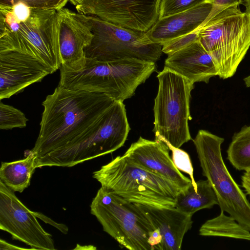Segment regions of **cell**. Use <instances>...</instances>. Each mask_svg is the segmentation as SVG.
I'll return each mask as SVG.
<instances>
[{
    "label": "cell",
    "mask_w": 250,
    "mask_h": 250,
    "mask_svg": "<svg viewBox=\"0 0 250 250\" xmlns=\"http://www.w3.org/2000/svg\"><path fill=\"white\" fill-rule=\"evenodd\" d=\"M116 101L96 91L58 86L42 102L36 161L68 145L87 130Z\"/></svg>",
    "instance_id": "1"
},
{
    "label": "cell",
    "mask_w": 250,
    "mask_h": 250,
    "mask_svg": "<svg viewBox=\"0 0 250 250\" xmlns=\"http://www.w3.org/2000/svg\"><path fill=\"white\" fill-rule=\"evenodd\" d=\"M16 51L38 59L51 72L62 66L57 10L22 2L0 4V52Z\"/></svg>",
    "instance_id": "2"
},
{
    "label": "cell",
    "mask_w": 250,
    "mask_h": 250,
    "mask_svg": "<svg viewBox=\"0 0 250 250\" xmlns=\"http://www.w3.org/2000/svg\"><path fill=\"white\" fill-rule=\"evenodd\" d=\"M155 62L136 58L100 61L86 58L74 70L61 66L59 86L105 93L124 102L155 71Z\"/></svg>",
    "instance_id": "3"
},
{
    "label": "cell",
    "mask_w": 250,
    "mask_h": 250,
    "mask_svg": "<svg viewBox=\"0 0 250 250\" xmlns=\"http://www.w3.org/2000/svg\"><path fill=\"white\" fill-rule=\"evenodd\" d=\"M199 41L211 57L218 76H233L250 47V17L239 5H213L198 28Z\"/></svg>",
    "instance_id": "4"
},
{
    "label": "cell",
    "mask_w": 250,
    "mask_h": 250,
    "mask_svg": "<svg viewBox=\"0 0 250 250\" xmlns=\"http://www.w3.org/2000/svg\"><path fill=\"white\" fill-rule=\"evenodd\" d=\"M101 187L133 203L156 207H174L181 190L160 174L118 156L93 173Z\"/></svg>",
    "instance_id": "5"
},
{
    "label": "cell",
    "mask_w": 250,
    "mask_h": 250,
    "mask_svg": "<svg viewBox=\"0 0 250 250\" xmlns=\"http://www.w3.org/2000/svg\"><path fill=\"white\" fill-rule=\"evenodd\" d=\"M130 130L125 105L116 100L85 132L36 161L37 168L72 167L112 153L124 145Z\"/></svg>",
    "instance_id": "6"
},
{
    "label": "cell",
    "mask_w": 250,
    "mask_h": 250,
    "mask_svg": "<svg viewBox=\"0 0 250 250\" xmlns=\"http://www.w3.org/2000/svg\"><path fill=\"white\" fill-rule=\"evenodd\" d=\"M91 213L104 231L130 250H152L157 230L137 207L101 187L90 205Z\"/></svg>",
    "instance_id": "7"
},
{
    "label": "cell",
    "mask_w": 250,
    "mask_h": 250,
    "mask_svg": "<svg viewBox=\"0 0 250 250\" xmlns=\"http://www.w3.org/2000/svg\"><path fill=\"white\" fill-rule=\"evenodd\" d=\"M157 78L159 86L153 107L155 139L180 148L191 140L188 123L194 84L165 67Z\"/></svg>",
    "instance_id": "8"
},
{
    "label": "cell",
    "mask_w": 250,
    "mask_h": 250,
    "mask_svg": "<svg viewBox=\"0 0 250 250\" xmlns=\"http://www.w3.org/2000/svg\"><path fill=\"white\" fill-rule=\"evenodd\" d=\"M224 139L203 129L193 140L203 176L214 190L221 210L227 212L250 231V203L224 162Z\"/></svg>",
    "instance_id": "9"
},
{
    "label": "cell",
    "mask_w": 250,
    "mask_h": 250,
    "mask_svg": "<svg viewBox=\"0 0 250 250\" xmlns=\"http://www.w3.org/2000/svg\"><path fill=\"white\" fill-rule=\"evenodd\" d=\"M78 14L93 34L84 50L86 58L100 61L136 58L156 62L163 54L162 46L152 42L146 32L123 27L95 16Z\"/></svg>",
    "instance_id": "10"
},
{
    "label": "cell",
    "mask_w": 250,
    "mask_h": 250,
    "mask_svg": "<svg viewBox=\"0 0 250 250\" xmlns=\"http://www.w3.org/2000/svg\"><path fill=\"white\" fill-rule=\"evenodd\" d=\"M15 192L0 181V229L34 250H56L52 235L38 222Z\"/></svg>",
    "instance_id": "11"
},
{
    "label": "cell",
    "mask_w": 250,
    "mask_h": 250,
    "mask_svg": "<svg viewBox=\"0 0 250 250\" xmlns=\"http://www.w3.org/2000/svg\"><path fill=\"white\" fill-rule=\"evenodd\" d=\"M161 0H83L79 13L126 28L146 32L159 18Z\"/></svg>",
    "instance_id": "12"
},
{
    "label": "cell",
    "mask_w": 250,
    "mask_h": 250,
    "mask_svg": "<svg viewBox=\"0 0 250 250\" xmlns=\"http://www.w3.org/2000/svg\"><path fill=\"white\" fill-rule=\"evenodd\" d=\"M50 74L32 56L16 51L0 52V100L10 98Z\"/></svg>",
    "instance_id": "13"
},
{
    "label": "cell",
    "mask_w": 250,
    "mask_h": 250,
    "mask_svg": "<svg viewBox=\"0 0 250 250\" xmlns=\"http://www.w3.org/2000/svg\"><path fill=\"white\" fill-rule=\"evenodd\" d=\"M62 66L74 70L85 58L84 50L91 43L93 34L88 25L67 8L57 10Z\"/></svg>",
    "instance_id": "14"
},
{
    "label": "cell",
    "mask_w": 250,
    "mask_h": 250,
    "mask_svg": "<svg viewBox=\"0 0 250 250\" xmlns=\"http://www.w3.org/2000/svg\"><path fill=\"white\" fill-rule=\"evenodd\" d=\"M170 149L164 142L151 141L140 137L124 155L138 165L157 172L171 182L179 189L187 188L192 182L175 166Z\"/></svg>",
    "instance_id": "15"
},
{
    "label": "cell",
    "mask_w": 250,
    "mask_h": 250,
    "mask_svg": "<svg viewBox=\"0 0 250 250\" xmlns=\"http://www.w3.org/2000/svg\"><path fill=\"white\" fill-rule=\"evenodd\" d=\"M134 204L159 231L162 241L158 250L181 249L184 237L192 227V216L174 207H156Z\"/></svg>",
    "instance_id": "16"
},
{
    "label": "cell",
    "mask_w": 250,
    "mask_h": 250,
    "mask_svg": "<svg viewBox=\"0 0 250 250\" xmlns=\"http://www.w3.org/2000/svg\"><path fill=\"white\" fill-rule=\"evenodd\" d=\"M213 6L212 1L207 0L186 11L159 18L146 33L152 42L162 46L198 29L208 16Z\"/></svg>",
    "instance_id": "17"
},
{
    "label": "cell",
    "mask_w": 250,
    "mask_h": 250,
    "mask_svg": "<svg viewBox=\"0 0 250 250\" xmlns=\"http://www.w3.org/2000/svg\"><path fill=\"white\" fill-rule=\"evenodd\" d=\"M164 67L193 84L196 82L208 83L211 78L218 76V71L211 57L199 40L168 55Z\"/></svg>",
    "instance_id": "18"
},
{
    "label": "cell",
    "mask_w": 250,
    "mask_h": 250,
    "mask_svg": "<svg viewBox=\"0 0 250 250\" xmlns=\"http://www.w3.org/2000/svg\"><path fill=\"white\" fill-rule=\"evenodd\" d=\"M196 184L197 190L192 184L180 190L174 205L180 211L191 216L199 210L210 208L218 204L216 195L207 180H200Z\"/></svg>",
    "instance_id": "19"
},
{
    "label": "cell",
    "mask_w": 250,
    "mask_h": 250,
    "mask_svg": "<svg viewBox=\"0 0 250 250\" xmlns=\"http://www.w3.org/2000/svg\"><path fill=\"white\" fill-rule=\"evenodd\" d=\"M36 168L35 156L29 150L24 159L1 163L0 181L13 191L22 192L30 185Z\"/></svg>",
    "instance_id": "20"
},
{
    "label": "cell",
    "mask_w": 250,
    "mask_h": 250,
    "mask_svg": "<svg viewBox=\"0 0 250 250\" xmlns=\"http://www.w3.org/2000/svg\"><path fill=\"white\" fill-rule=\"evenodd\" d=\"M199 233L204 236H221L250 241V231L232 216L226 215L222 210L219 215L204 223Z\"/></svg>",
    "instance_id": "21"
},
{
    "label": "cell",
    "mask_w": 250,
    "mask_h": 250,
    "mask_svg": "<svg viewBox=\"0 0 250 250\" xmlns=\"http://www.w3.org/2000/svg\"><path fill=\"white\" fill-rule=\"evenodd\" d=\"M227 159L237 170H250V125L235 133L227 150Z\"/></svg>",
    "instance_id": "22"
},
{
    "label": "cell",
    "mask_w": 250,
    "mask_h": 250,
    "mask_svg": "<svg viewBox=\"0 0 250 250\" xmlns=\"http://www.w3.org/2000/svg\"><path fill=\"white\" fill-rule=\"evenodd\" d=\"M28 121L24 114L19 109L8 104L0 103V128L3 130L23 128Z\"/></svg>",
    "instance_id": "23"
},
{
    "label": "cell",
    "mask_w": 250,
    "mask_h": 250,
    "mask_svg": "<svg viewBox=\"0 0 250 250\" xmlns=\"http://www.w3.org/2000/svg\"><path fill=\"white\" fill-rule=\"evenodd\" d=\"M206 0H161L159 18L186 11Z\"/></svg>",
    "instance_id": "24"
},
{
    "label": "cell",
    "mask_w": 250,
    "mask_h": 250,
    "mask_svg": "<svg viewBox=\"0 0 250 250\" xmlns=\"http://www.w3.org/2000/svg\"><path fill=\"white\" fill-rule=\"evenodd\" d=\"M164 142L167 145L170 150L172 151L171 158L175 166L180 171L184 172L190 176L192 184L195 190H197V184L193 176V168L188 153L179 148L173 146L167 142Z\"/></svg>",
    "instance_id": "25"
},
{
    "label": "cell",
    "mask_w": 250,
    "mask_h": 250,
    "mask_svg": "<svg viewBox=\"0 0 250 250\" xmlns=\"http://www.w3.org/2000/svg\"><path fill=\"white\" fill-rule=\"evenodd\" d=\"M69 0H0V4L12 5L22 2L37 9L59 10L63 8Z\"/></svg>",
    "instance_id": "26"
},
{
    "label": "cell",
    "mask_w": 250,
    "mask_h": 250,
    "mask_svg": "<svg viewBox=\"0 0 250 250\" xmlns=\"http://www.w3.org/2000/svg\"><path fill=\"white\" fill-rule=\"evenodd\" d=\"M197 29L164 43L162 45L163 53L170 55L198 41Z\"/></svg>",
    "instance_id": "27"
},
{
    "label": "cell",
    "mask_w": 250,
    "mask_h": 250,
    "mask_svg": "<svg viewBox=\"0 0 250 250\" xmlns=\"http://www.w3.org/2000/svg\"><path fill=\"white\" fill-rule=\"evenodd\" d=\"M241 182L246 194L250 196V170L243 173L241 176Z\"/></svg>",
    "instance_id": "28"
},
{
    "label": "cell",
    "mask_w": 250,
    "mask_h": 250,
    "mask_svg": "<svg viewBox=\"0 0 250 250\" xmlns=\"http://www.w3.org/2000/svg\"><path fill=\"white\" fill-rule=\"evenodd\" d=\"M244 0H211L213 5L217 6H229L233 5H239Z\"/></svg>",
    "instance_id": "29"
},
{
    "label": "cell",
    "mask_w": 250,
    "mask_h": 250,
    "mask_svg": "<svg viewBox=\"0 0 250 250\" xmlns=\"http://www.w3.org/2000/svg\"><path fill=\"white\" fill-rule=\"evenodd\" d=\"M0 250H34L33 248L26 249L24 248L19 247L11 244H10L2 239L0 240Z\"/></svg>",
    "instance_id": "30"
},
{
    "label": "cell",
    "mask_w": 250,
    "mask_h": 250,
    "mask_svg": "<svg viewBox=\"0 0 250 250\" xmlns=\"http://www.w3.org/2000/svg\"><path fill=\"white\" fill-rule=\"evenodd\" d=\"M245 2L244 5L246 7V11L249 16L250 17V0H244Z\"/></svg>",
    "instance_id": "31"
},
{
    "label": "cell",
    "mask_w": 250,
    "mask_h": 250,
    "mask_svg": "<svg viewBox=\"0 0 250 250\" xmlns=\"http://www.w3.org/2000/svg\"><path fill=\"white\" fill-rule=\"evenodd\" d=\"M71 3L75 5L76 8L80 6L83 2V0H69Z\"/></svg>",
    "instance_id": "32"
},
{
    "label": "cell",
    "mask_w": 250,
    "mask_h": 250,
    "mask_svg": "<svg viewBox=\"0 0 250 250\" xmlns=\"http://www.w3.org/2000/svg\"><path fill=\"white\" fill-rule=\"evenodd\" d=\"M243 80L246 86L247 87L250 88V75L244 78Z\"/></svg>",
    "instance_id": "33"
},
{
    "label": "cell",
    "mask_w": 250,
    "mask_h": 250,
    "mask_svg": "<svg viewBox=\"0 0 250 250\" xmlns=\"http://www.w3.org/2000/svg\"><path fill=\"white\" fill-rule=\"evenodd\" d=\"M210 0V1H211V0Z\"/></svg>",
    "instance_id": "34"
}]
</instances>
